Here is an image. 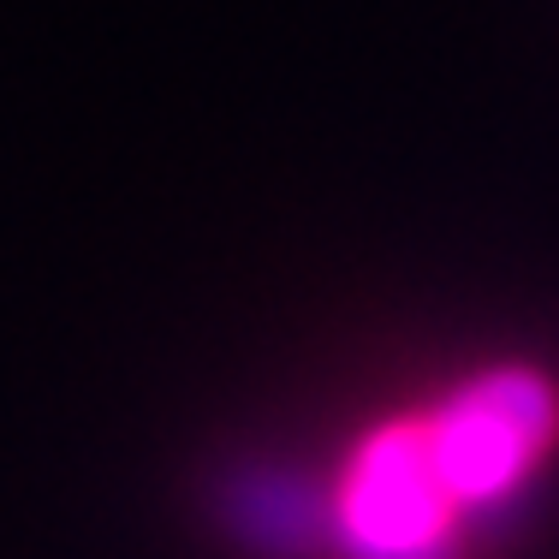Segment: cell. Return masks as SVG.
<instances>
[{"label": "cell", "instance_id": "6da1fadb", "mask_svg": "<svg viewBox=\"0 0 559 559\" xmlns=\"http://www.w3.org/2000/svg\"><path fill=\"white\" fill-rule=\"evenodd\" d=\"M423 429H429V452L452 500H495L524 483L542 464V452L554 447L559 393L542 369H488V376L464 381L435 417H423Z\"/></svg>", "mask_w": 559, "mask_h": 559}, {"label": "cell", "instance_id": "7a4b0ae2", "mask_svg": "<svg viewBox=\"0 0 559 559\" xmlns=\"http://www.w3.org/2000/svg\"><path fill=\"white\" fill-rule=\"evenodd\" d=\"M459 500L429 452L423 423L376 429L352 452L340 524L364 559H441Z\"/></svg>", "mask_w": 559, "mask_h": 559}]
</instances>
